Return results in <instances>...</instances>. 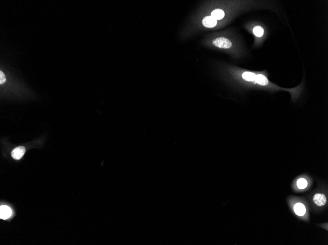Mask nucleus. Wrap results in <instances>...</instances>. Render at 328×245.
Listing matches in <instances>:
<instances>
[{"label": "nucleus", "mask_w": 328, "mask_h": 245, "mask_svg": "<svg viewBox=\"0 0 328 245\" xmlns=\"http://www.w3.org/2000/svg\"><path fill=\"white\" fill-rule=\"evenodd\" d=\"M213 45L218 48L222 49H228L231 48L232 43L228 38L225 37H218L214 40L212 42Z\"/></svg>", "instance_id": "f257e3e1"}, {"label": "nucleus", "mask_w": 328, "mask_h": 245, "mask_svg": "<svg viewBox=\"0 0 328 245\" xmlns=\"http://www.w3.org/2000/svg\"><path fill=\"white\" fill-rule=\"evenodd\" d=\"M313 201L315 205L319 207H322L326 205L327 198L324 194L322 193H317L315 194L313 198Z\"/></svg>", "instance_id": "f03ea898"}, {"label": "nucleus", "mask_w": 328, "mask_h": 245, "mask_svg": "<svg viewBox=\"0 0 328 245\" xmlns=\"http://www.w3.org/2000/svg\"><path fill=\"white\" fill-rule=\"evenodd\" d=\"M12 214V211L8 206H2L0 207V218L6 220L10 218Z\"/></svg>", "instance_id": "7ed1b4c3"}, {"label": "nucleus", "mask_w": 328, "mask_h": 245, "mask_svg": "<svg viewBox=\"0 0 328 245\" xmlns=\"http://www.w3.org/2000/svg\"><path fill=\"white\" fill-rule=\"evenodd\" d=\"M25 151V148L24 147H17L15 149H13L11 155L14 159L18 160L23 157Z\"/></svg>", "instance_id": "20e7f679"}, {"label": "nucleus", "mask_w": 328, "mask_h": 245, "mask_svg": "<svg viewBox=\"0 0 328 245\" xmlns=\"http://www.w3.org/2000/svg\"><path fill=\"white\" fill-rule=\"evenodd\" d=\"M203 24L205 27L208 28H212L215 27L217 24V21L216 20L210 16H207L205 17L203 21Z\"/></svg>", "instance_id": "39448f33"}, {"label": "nucleus", "mask_w": 328, "mask_h": 245, "mask_svg": "<svg viewBox=\"0 0 328 245\" xmlns=\"http://www.w3.org/2000/svg\"><path fill=\"white\" fill-rule=\"evenodd\" d=\"M294 211L297 215L300 216L304 215L306 209L304 205L301 203H298L294 207Z\"/></svg>", "instance_id": "423d86ee"}, {"label": "nucleus", "mask_w": 328, "mask_h": 245, "mask_svg": "<svg viewBox=\"0 0 328 245\" xmlns=\"http://www.w3.org/2000/svg\"><path fill=\"white\" fill-rule=\"evenodd\" d=\"M255 81L257 83L263 85V86H265L268 84V80L267 79L266 76L261 74L256 75Z\"/></svg>", "instance_id": "0eeeda50"}, {"label": "nucleus", "mask_w": 328, "mask_h": 245, "mask_svg": "<svg viewBox=\"0 0 328 245\" xmlns=\"http://www.w3.org/2000/svg\"><path fill=\"white\" fill-rule=\"evenodd\" d=\"M211 16L216 20H221L225 16V12L222 10H215L211 13Z\"/></svg>", "instance_id": "6e6552de"}, {"label": "nucleus", "mask_w": 328, "mask_h": 245, "mask_svg": "<svg viewBox=\"0 0 328 245\" xmlns=\"http://www.w3.org/2000/svg\"><path fill=\"white\" fill-rule=\"evenodd\" d=\"M255 75L254 73L250 72H245L242 74V78L245 80L248 81H254L255 80Z\"/></svg>", "instance_id": "1a4fd4ad"}, {"label": "nucleus", "mask_w": 328, "mask_h": 245, "mask_svg": "<svg viewBox=\"0 0 328 245\" xmlns=\"http://www.w3.org/2000/svg\"><path fill=\"white\" fill-rule=\"evenodd\" d=\"M253 32L257 37H261L264 34V30L261 26H256L254 27Z\"/></svg>", "instance_id": "9d476101"}, {"label": "nucleus", "mask_w": 328, "mask_h": 245, "mask_svg": "<svg viewBox=\"0 0 328 245\" xmlns=\"http://www.w3.org/2000/svg\"><path fill=\"white\" fill-rule=\"evenodd\" d=\"M297 186L300 189H304L308 186L307 180L304 178H301L297 181Z\"/></svg>", "instance_id": "9b49d317"}, {"label": "nucleus", "mask_w": 328, "mask_h": 245, "mask_svg": "<svg viewBox=\"0 0 328 245\" xmlns=\"http://www.w3.org/2000/svg\"><path fill=\"white\" fill-rule=\"evenodd\" d=\"M6 81V77H5V74L2 71H0V84H2L5 83Z\"/></svg>", "instance_id": "f8f14e48"}]
</instances>
